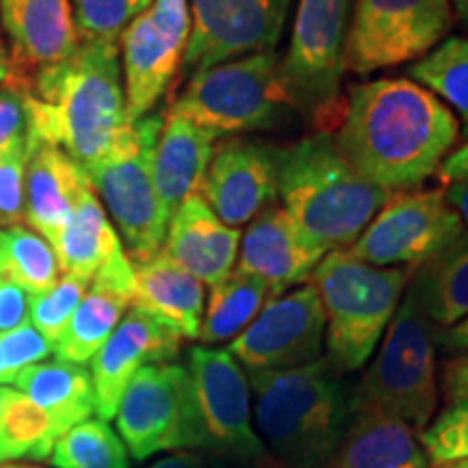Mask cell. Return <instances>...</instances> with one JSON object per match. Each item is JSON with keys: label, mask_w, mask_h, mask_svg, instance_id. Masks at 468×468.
<instances>
[{"label": "cell", "mask_w": 468, "mask_h": 468, "mask_svg": "<svg viewBox=\"0 0 468 468\" xmlns=\"http://www.w3.org/2000/svg\"><path fill=\"white\" fill-rule=\"evenodd\" d=\"M278 197L313 245L330 254L347 250L393 193L362 180L332 134L313 133L276 145Z\"/></svg>", "instance_id": "277c9868"}, {"label": "cell", "mask_w": 468, "mask_h": 468, "mask_svg": "<svg viewBox=\"0 0 468 468\" xmlns=\"http://www.w3.org/2000/svg\"><path fill=\"white\" fill-rule=\"evenodd\" d=\"M254 423L282 468H325L354 414V384L325 356L286 371H248Z\"/></svg>", "instance_id": "3957f363"}, {"label": "cell", "mask_w": 468, "mask_h": 468, "mask_svg": "<svg viewBox=\"0 0 468 468\" xmlns=\"http://www.w3.org/2000/svg\"><path fill=\"white\" fill-rule=\"evenodd\" d=\"M436 178L442 185H453L460 180H468V139L460 148H455L447 159L442 161L441 169L436 172Z\"/></svg>", "instance_id": "7bdbcfd3"}, {"label": "cell", "mask_w": 468, "mask_h": 468, "mask_svg": "<svg viewBox=\"0 0 468 468\" xmlns=\"http://www.w3.org/2000/svg\"><path fill=\"white\" fill-rule=\"evenodd\" d=\"M191 35L189 0H152L120 35L126 120L154 113L172 93Z\"/></svg>", "instance_id": "5bb4252c"}, {"label": "cell", "mask_w": 468, "mask_h": 468, "mask_svg": "<svg viewBox=\"0 0 468 468\" xmlns=\"http://www.w3.org/2000/svg\"><path fill=\"white\" fill-rule=\"evenodd\" d=\"M90 282L76 276H61L58 282L39 295H28V321L50 345L63 335L74 310L85 297Z\"/></svg>", "instance_id": "d590c367"}, {"label": "cell", "mask_w": 468, "mask_h": 468, "mask_svg": "<svg viewBox=\"0 0 468 468\" xmlns=\"http://www.w3.org/2000/svg\"><path fill=\"white\" fill-rule=\"evenodd\" d=\"M436 332L410 292L386 327L378 356L354 384L351 403L356 410L388 414L420 434L438 408Z\"/></svg>", "instance_id": "52a82bcc"}, {"label": "cell", "mask_w": 468, "mask_h": 468, "mask_svg": "<svg viewBox=\"0 0 468 468\" xmlns=\"http://www.w3.org/2000/svg\"><path fill=\"white\" fill-rule=\"evenodd\" d=\"M0 20L9 37L7 85L17 91L79 50L72 0H0Z\"/></svg>", "instance_id": "ac0fdd59"}, {"label": "cell", "mask_w": 468, "mask_h": 468, "mask_svg": "<svg viewBox=\"0 0 468 468\" xmlns=\"http://www.w3.org/2000/svg\"><path fill=\"white\" fill-rule=\"evenodd\" d=\"M453 27L452 0H356L343 68L367 76L419 61L447 39Z\"/></svg>", "instance_id": "8fae6325"}, {"label": "cell", "mask_w": 468, "mask_h": 468, "mask_svg": "<svg viewBox=\"0 0 468 468\" xmlns=\"http://www.w3.org/2000/svg\"><path fill=\"white\" fill-rule=\"evenodd\" d=\"M197 193L224 224L239 228L254 221L278 200L276 145L226 137Z\"/></svg>", "instance_id": "e0dca14e"}, {"label": "cell", "mask_w": 468, "mask_h": 468, "mask_svg": "<svg viewBox=\"0 0 468 468\" xmlns=\"http://www.w3.org/2000/svg\"><path fill=\"white\" fill-rule=\"evenodd\" d=\"M58 441L48 414L20 390L7 388L0 410V464L11 460H46Z\"/></svg>", "instance_id": "d6a6232c"}, {"label": "cell", "mask_w": 468, "mask_h": 468, "mask_svg": "<svg viewBox=\"0 0 468 468\" xmlns=\"http://www.w3.org/2000/svg\"><path fill=\"white\" fill-rule=\"evenodd\" d=\"M134 300V265L124 245L104 261L90 289L74 310L58 341L52 345L57 360L85 365L109 341Z\"/></svg>", "instance_id": "ffe728a7"}, {"label": "cell", "mask_w": 468, "mask_h": 468, "mask_svg": "<svg viewBox=\"0 0 468 468\" xmlns=\"http://www.w3.org/2000/svg\"><path fill=\"white\" fill-rule=\"evenodd\" d=\"M325 310L306 282L269 302L228 351L248 371H286L324 356Z\"/></svg>", "instance_id": "2e32d148"}, {"label": "cell", "mask_w": 468, "mask_h": 468, "mask_svg": "<svg viewBox=\"0 0 468 468\" xmlns=\"http://www.w3.org/2000/svg\"><path fill=\"white\" fill-rule=\"evenodd\" d=\"M28 113L22 93L11 85H0V163L27 144Z\"/></svg>", "instance_id": "ab89813d"}, {"label": "cell", "mask_w": 468, "mask_h": 468, "mask_svg": "<svg viewBox=\"0 0 468 468\" xmlns=\"http://www.w3.org/2000/svg\"><path fill=\"white\" fill-rule=\"evenodd\" d=\"M431 464L468 458V399L452 401L419 434Z\"/></svg>", "instance_id": "8d00e7d4"}, {"label": "cell", "mask_w": 468, "mask_h": 468, "mask_svg": "<svg viewBox=\"0 0 468 468\" xmlns=\"http://www.w3.org/2000/svg\"><path fill=\"white\" fill-rule=\"evenodd\" d=\"M436 343L453 354L468 356V317L462 319L460 324L436 332Z\"/></svg>", "instance_id": "ee69618b"}, {"label": "cell", "mask_w": 468, "mask_h": 468, "mask_svg": "<svg viewBox=\"0 0 468 468\" xmlns=\"http://www.w3.org/2000/svg\"><path fill=\"white\" fill-rule=\"evenodd\" d=\"M0 278L28 295L46 292L61 278L55 250L31 228H0Z\"/></svg>", "instance_id": "1f68e13d"}, {"label": "cell", "mask_w": 468, "mask_h": 468, "mask_svg": "<svg viewBox=\"0 0 468 468\" xmlns=\"http://www.w3.org/2000/svg\"><path fill=\"white\" fill-rule=\"evenodd\" d=\"M325 468H430L419 436L388 414L356 410Z\"/></svg>", "instance_id": "484cf974"}, {"label": "cell", "mask_w": 468, "mask_h": 468, "mask_svg": "<svg viewBox=\"0 0 468 468\" xmlns=\"http://www.w3.org/2000/svg\"><path fill=\"white\" fill-rule=\"evenodd\" d=\"M152 0H72L80 44L120 46V35Z\"/></svg>", "instance_id": "e575fe53"}, {"label": "cell", "mask_w": 468, "mask_h": 468, "mask_svg": "<svg viewBox=\"0 0 468 468\" xmlns=\"http://www.w3.org/2000/svg\"><path fill=\"white\" fill-rule=\"evenodd\" d=\"M325 251L306 239L289 213L278 204L250 221L241 237L237 271L261 278L280 297L292 286L308 282Z\"/></svg>", "instance_id": "44dd1931"}, {"label": "cell", "mask_w": 468, "mask_h": 468, "mask_svg": "<svg viewBox=\"0 0 468 468\" xmlns=\"http://www.w3.org/2000/svg\"><path fill=\"white\" fill-rule=\"evenodd\" d=\"M273 300L276 295L267 282L234 269L224 282L210 286L197 341L207 347L234 341Z\"/></svg>", "instance_id": "f546056e"}, {"label": "cell", "mask_w": 468, "mask_h": 468, "mask_svg": "<svg viewBox=\"0 0 468 468\" xmlns=\"http://www.w3.org/2000/svg\"><path fill=\"white\" fill-rule=\"evenodd\" d=\"M16 468H37V466H16Z\"/></svg>", "instance_id": "f5cc1de1"}, {"label": "cell", "mask_w": 468, "mask_h": 468, "mask_svg": "<svg viewBox=\"0 0 468 468\" xmlns=\"http://www.w3.org/2000/svg\"><path fill=\"white\" fill-rule=\"evenodd\" d=\"M241 237L239 228L224 224L200 193H193L169 219L163 251L202 284L215 286L232 273Z\"/></svg>", "instance_id": "7402d4cb"}, {"label": "cell", "mask_w": 468, "mask_h": 468, "mask_svg": "<svg viewBox=\"0 0 468 468\" xmlns=\"http://www.w3.org/2000/svg\"><path fill=\"white\" fill-rule=\"evenodd\" d=\"M430 468H468V458L452 460V462H441V464H431Z\"/></svg>", "instance_id": "681fc988"}, {"label": "cell", "mask_w": 468, "mask_h": 468, "mask_svg": "<svg viewBox=\"0 0 468 468\" xmlns=\"http://www.w3.org/2000/svg\"><path fill=\"white\" fill-rule=\"evenodd\" d=\"M172 96L169 113L186 117L218 139L282 126L297 113L276 50L200 69Z\"/></svg>", "instance_id": "8992f818"}, {"label": "cell", "mask_w": 468, "mask_h": 468, "mask_svg": "<svg viewBox=\"0 0 468 468\" xmlns=\"http://www.w3.org/2000/svg\"><path fill=\"white\" fill-rule=\"evenodd\" d=\"M165 115L148 113L128 122L109 154L87 176L107 207L133 265L163 250L169 215L154 186V150Z\"/></svg>", "instance_id": "ba28073f"}, {"label": "cell", "mask_w": 468, "mask_h": 468, "mask_svg": "<svg viewBox=\"0 0 468 468\" xmlns=\"http://www.w3.org/2000/svg\"><path fill=\"white\" fill-rule=\"evenodd\" d=\"M11 382H14V378H11V373L7 371V367H5L3 354H0V384H11Z\"/></svg>", "instance_id": "f907efd6"}, {"label": "cell", "mask_w": 468, "mask_h": 468, "mask_svg": "<svg viewBox=\"0 0 468 468\" xmlns=\"http://www.w3.org/2000/svg\"><path fill=\"white\" fill-rule=\"evenodd\" d=\"M351 0H300L289 48L280 72L295 104L314 133L335 134L345 113L343 48Z\"/></svg>", "instance_id": "9c48e42d"}, {"label": "cell", "mask_w": 468, "mask_h": 468, "mask_svg": "<svg viewBox=\"0 0 468 468\" xmlns=\"http://www.w3.org/2000/svg\"><path fill=\"white\" fill-rule=\"evenodd\" d=\"M208 431L204 452L218 468H282L251 425V393L243 367L228 349L196 345L186 356Z\"/></svg>", "instance_id": "7c38bea8"}, {"label": "cell", "mask_w": 468, "mask_h": 468, "mask_svg": "<svg viewBox=\"0 0 468 468\" xmlns=\"http://www.w3.org/2000/svg\"><path fill=\"white\" fill-rule=\"evenodd\" d=\"M464 228L444 197V186L399 191L378 210L347 251L373 267L417 271Z\"/></svg>", "instance_id": "4fadbf2b"}, {"label": "cell", "mask_w": 468, "mask_h": 468, "mask_svg": "<svg viewBox=\"0 0 468 468\" xmlns=\"http://www.w3.org/2000/svg\"><path fill=\"white\" fill-rule=\"evenodd\" d=\"M50 245L61 276H76L87 282H91L104 261L120 248V234L91 185L80 191L72 218Z\"/></svg>", "instance_id": "f1b7e54d"}, {"label": "cell", "mask_w": 468, "mask_h": 468, "mask_svg": "<svg viewBox=\"0 0 468 468\" xmlns=\"http://www.w3.org/2000/svg\"><path fill=\"white\" fill-rule=\"evenodd\" d=\"M292 0H189L191 35L178 79L278 48Z\"/></svg>", "instance_id": "9a60e30c"}, {"label": "cell", "mask_w": 468, "mask_h": 468, "mask_svg": "<svg viewBox=\"0 0 468 468\" xmlns=\"http://www.w3.org/2000/svg\"><path fill=\"white\" fill-rule=\"evenodd\" d=\"M183 336L144 310L131 306L109 341L91 358V382L96 393V414L101 420L115 419L117 406L134 373L145 365L172 362Z\"/></svg>", "instance_id": "d6986e66"}, {"label": "cell", "mask_w": 468, "mask_h": 468, "mask_svg": "<svg viewBox=\"0 0 468 468\" xmlns=\"http://www.w3.org/2000/svg\"><path fill=\"white\" fill-rule=\"evenodd\" d=\"M150 468H208V464L207 460L200 458V455L180 452V453L169 455V458L154 462Z\"/></svg>", "instance_id": "bcb514c9"}, {"label": "cell", "mask_w": 468, "mask_h": 468, "mask_svg": "<svg viewBox=\"0 0 468 468\" xmlns=\"http://www.w3.org/2000/svg\"><path fill=\"white\" fill-rule=\"evenodd\" d=\"M11 79V58H9V48L5 44L3 35H0V85H7Z\"/></svg>", "instance_id": "7dc6e473"}, {"label": "cell", "mask_w": 468, "mask_h": 468, "mask_svg": "<svg viewBox=\"0 0 468 468\" xmlns=\"http://www.w3.org/2000/svg\"><path fill=\"white\" fill-rule=\"evenodd\" d=\"M444 197H447L449 207L458 213L462 224L468 228V180L444 186Z\"/></svg>", "instance_id": "f6af8a7d"}, {"label": "cell", "mask_w": 468, "mask_h": 468, "mask_svg": "<svg viewBox=\"0 0 468 468\" xmlns=\"http://www.w3.org/2000/svg\"><path fill=\"white\" fill-rule=\"evenodd\" d=\"M133 306L172 327L183 338H197L204 319V284L165 251L134 265Z\"/></svg>", "instance_id": "d4e9b609"}, {"label": "cell", "mask_w": 468, "mask_h": 468, "mask_svg": "<svg viewBox=\"0 0 468 468\" xmlns=\"http://www.w3.org/2000/svg\"><path fill=\"white\" fill-rule=\"evenodd\" d=\"M90 183L61 148L35 142L27 167V226L52 243L72 218L80 191Z\"/></svg>", "instance_id": "603a6c76"}, {"label": "cell", "mask_w": 468, "mask_h": 468, "mask_svg": "<svg viewBox=\"0 0 468 468\" xmlns=\"http://www.w3.org/2000/svg\"><path fill=\"white\" fill-rule=\"evenodd\" d=\"M5 468H16V466H5Z\"/></svg>", "instance_id": "db71d44e"}, {"label": "cell", "mask_w": 468, "mask_h": 468, "mask_svg": "<svg viewBox=\"0 0 468 468\" xmlns=\"http://www.w3.org/2000/svg\"><path fill=\"white\" fill-rule=\"evenodd\" d=\"M460 122L431 91L410 79L356 83L332 134L349 167L367 183L399 193L420 189L460 142Z\"/></svg>", "instance_id": "6da1fadb"}, {"label": "cell", "mask_w": 468, "mask_h": 468, "mask_svg": "<svg viewBox=\"0 0 468 468\" xmlns=\"http://www.w3.org/2000/svg\"><path fill=\"white\" fill-rule=\"evenodd\" d=\"M218 137L183 115L167 113L154 150V186L163 208L172 219L186 197L200 191L213 161Z\"/></svg>", "instance_id": "cb8c5ba5"}, {"label": "cell", "mask_w": 468, "mask_h": 468, "mask_svg": "<svg viewBox=\"0 0 468 468\" xmlns=\"http://www.w3.org/2000/svg\"><path fill=\"white\" fill-rule=\"evenodd\" d=\"M57 468H131L128 449L107 420H85L58 438L50 453Z\"/></svg>", "instance_id": "836d02e7"}, {"label": "cell", "mask_w": 468, "mask_h": 468, "mask_svg": "<svg viewBox=\"0 0 468 468\" xmlns=\"http://www.w3.org/2000/svg\"><path fill=\"white\" fill-rule=\"evenodd\" d=\"M33 152V137L28 133L14 154L0 163V228L20 226L27 210V167Z\"/></svg>", "instance_id": "74e56055"}, {"label": "cell", "mask_w": 468, "mask_h": 468, "mask_svg": "<svg viewBox=\"0 0 468 468\" xmlns=\"http://www.w3.org/2000/svg\"><path fill=\"white\" fill-rule=\"evenodd\" d=\"M115 420L134 460L208 447L196 384L189 368L176 362L139 368L122 395Z\"/></svg>", "instance_id": "30bf717a"}, {"label": "cell", "mask_w": 468, "mask_h": 468, "mask_svg": "<svg viewBox=\"0 0 468 468\" xmlns=\"http://www.w3.org/2000/svg\"><path fill=\"white\" fill-rule=\"evenodd\" d=\"M452 7L455 14V22L468 31V0H452Z\"/></svg>", "instance_id": "c3c4849f"}, {"label": "cell", "mask_w": 468, "mask_h": 468, "mask_svg": "<svg viewBox=\"0 0 468 468\" xmlns=\"http://www.w3.org/2000/svg\"><path fill=\"white\" fill-rule=\"evenodd\" d=\"M0 354H3L5 367L16 379L22 368L39 365L52 354V345L35 330L31 321L22 324L11 332L0 335Z\"/></svg>", "instance_id": "f35d334b"}, {"label": "cell", "mask_w": 468, "mask_h": 468, "mask_svg": "<svg viewBox=\"0 0 468 468\" xmlns=\"http://www.w3.org/2000/svg\"><path fill=\"white\" fill-rule=\"evenodd\" d=\"M412 273L403 267H373L347 250L325 254L313 271L308 282L325 310V358L345 376L360 371L373 356Z\"/></svg>", "instance_id": "5b68a950"}, {"label": "cell", "mask_w": 468, "mask_h": 468, "mask_svg": "<svg viewBox=\"0 0 468 468\" xmlns=\"http://www.w3.org/2000/svg\"><path fill=\"white\" fill-rule=\"evenodd\" d=\"M28 321V292L0 278V335Z\"/></svg>", "instance_id": "60d3db41"}, {"label": "cell", "mask_w": 468, "mask_h": 468, "mask_svg": "<svg viewBox=\"0 0 468 468\" xmlns=\"http://www.w3.org/2000/svg\"><path fill=\"white\" fill-rule=\"evenodd\" d=\"M442 388L449 403L468 399V356H458L444 365Z\"/></svg>", "instance_id": "b9f144b4"}, {"label": "cell", "mask_w": 468, "mask_h": 468, "mask_svg": "<svg viewBox=\"0 0 468 468\" xmlns=\"http://www.w3.org/2000/svg\"><path fill=\"white\" fill-rule=\"evenodd\" d=\"M20 93L31 137L61 148L85 176L128 124L120 46L79 44L72 57L39 72Z\"/></svg>", "instance_id": "7a4b0ae2"}, {"label": "cell", "mask_w": 468, "mask_h": 468, "mask_svg": "<svg viewBox=\"0 0 468 468\" xmlns=\"http://www.w3.org/2000/svg\"><path fill=\"white\" fill-rule=\"evenodd\" d=\"M408 76L460 117V131L468 139V37L452 35L442 39L434 50L408 68Z\"/></svg>", "instance_id": "4dcf8cb0"}, {"label": "cell", "mask_w": 468, "mask_h": 468, "mask_svg": "<svg viewBox=\"0 0 468 468\" xmlns=\"http://www.w3.org/2000/svg\"><path fill=\"white\" fill-rule=\"evenodd\" d=\"M406 291L441 330L468 317V228L412 273Z\"/></svg>", "instance_id": "4316f807"}, {"label": "cell", "mask_w": 468, "mask_h": 468, "mask_svg": "<svg viewBox=\"0 0 468 468\" xmlns=\"http://www.w3.org/2000/svg\"><path fill=\"white\" fill-rule=\"evenodd\" d=\"M14 384L48 414L58 438L96 412L91 373L83 365L63 360L39 362L22 368Z\"/></svg>", "instance_id": "83f0119b"}, {"label": "cell", "mask_w": 468, "mask_h": 468, "mask_svg": "<svg viewBox=\"0 0 468 468\" xmlns=\"http://www.w3.org/2000/svg\"><path fill=\"white\" fill-rule=\"evenodd\" d=\"M5 393H7V388H5V386H0V410H3V401H5Z\"/></svg>", "instance_id": "816d5d0a"}]
</instances>
